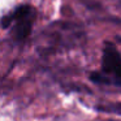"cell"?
<instances>
[{
	"label": "cell",
	"instance_id": "6da1fadb",
	"mask_svg": "<svg viewBox=\"0 0 121 121\" xmlns=\"http://www.w3.org/2000/svg\"><path fill=\"white\" fill-rule=\"evenodd\" d=\"M35 11L30 5H20L12 13L1 18V26L4 29L12 26V37L16 40H22L27 38L31 33L33 22L35 20Z\"/></svg>",
	"mask_w": 121,
	"mask_h": 121
},
{
	"label": "cell",
	"instance_id": "7a4b0ae2",
	"mask_svg": "<svg viewBox=\"0 0 121 121\" xmlns=\"http://www.w3.org/2000/svg\"><path fill=\"white\" fill-rule=\"evenodd\" d=\"M120 65L121 59L117 48L112 43H107L103 52V70L108 74H113L118 83H120Z\"/></svg>",
	"mask_w": 121,
	"mask_h": 121
}]
</instances>
